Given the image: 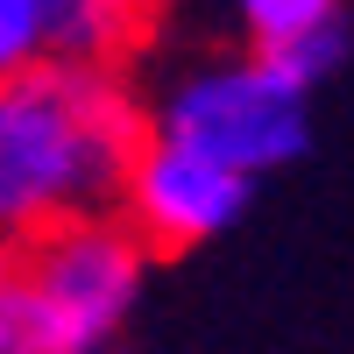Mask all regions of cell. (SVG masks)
I'll use <instances>...</instances> for the list:
<instances>
[{
  "mask_svg": "<svg viewBox=\"0 0 354 354\" xmlns=\"http://www.w3.org/2000/svg\"><path fill=\"white\" fill-rule=\"evenodd\" d=\"M149 142V113L113 64H50L0 85V234H28L85 213H121L128 170Z\"/></svg>",
  "mask_w": 354,
  "mask_h": 354,
  "instance_id": "6da1fadb",
  "label": "cell"
},
{
  "mask_svg": "<svg viewBox=\"0 0 354 354\" xmlns=\"http://www.w3.org/2000/svg\"><path fill=\"white\" fill-rule=\"evenodd\" d=\"M149 135L192 142V149L220 156L234 170H283L312 135V93L277 71L270 50L227 43L185 57L149 100Z\"/></svg>",
  "mask_w": 354,
  "mask_h": 354,
  "instance_id": "7a4b0ae2",
  "label": "cell"
},
{
  "mask_svg": "<svg viewBox=\"0 0 354 354\" xmlns=\"http://www.w3.org/2000/svg\"><path fill=\"white\" fill-rule=\"evenodd\" d=\"M149 241L135 234L128 213H85V220H57L43 234H28L15 270L36 290L50 354H93L128 326V312L149 277Z\"/></svg>",
  "mask_w": 354,
  "mask_h": 354,
  "instance_id": "3957f363",
  "label": "cell"
},
{
  "mask_svg": "<svg viewBox=\"0 0 354 354\" xmlns=\"http://www.w3.org/2000/svg\"><path fill=\"white\" fill-rule=\"evenodd\" d=\"M248 192H255L248 170L205 156V149H192V142L149 135L142 156H135V170H128L121 213L135 220V234L149 248L177 255V248H198V241H213V234H227L248 213Z\"/></svg>",
  "mask_w": 354,
  "mask_h": 354,
  "instance_id": "277c9868",
  "label": "cell"
},
{
  "mask_svg": "<svg viewBox=\"0 0 354 354\" xmlns=\"http://www.w3.org/2000/svg\"><path fill=\"white\" fill-rule=\"evenodd\" d=\"M213 8L227 43H248V50H277L319 21H340V0H213Z\"/></svg>",
  "mask_w": 354,
  "mask_h": 354,
  "instance_id": "5b68a950",
  "label": "cell"
},
{
  "mask_svg": "<svg viewBox=\"0 0 354 354\" xmlns=\"http://www.w3.org/2000/svg\"><path fill=\"white\" fill-rule=\"evenodd\" d=\"M50 64V0H0V85Z\"/></svg>",
  "mask_w": 354,
  "mask_h": 354,
  "instance_id": "8992f818",
  "label": "cell"
},
{
  "mask_svg": "<svg viewBox=\"0 0 354 354\" xmlns=\"http://www.w3.org/2000/svg\"><path fill=\"white\" fill-rule=\"evenodd\" d=\"M277 57V71L290 78V85H305V93H319L340 64H347V28L340 21H319V28H305V36H290V43H277L270 50Z\"/></svg>",
  "mask_w": 354,
  "mask_h": 354,
  "instance_id": "52a82bcc",
  "label": "cell"
},
{
  "mask_svg": "<svg viewBox=\"0 0 354 354\" xmlns=\"http://www.w3.org/2000/svg\"><path fill=\"white\" fill-rule=\"evenodd\" d=\"M15 255H21V248L8 241V234H0V277H8V270H15Z\"/></svg>",
  "mask_w": 354,
  "mask_h": 354,
  "instance_id": "ba28073f",
  "label": "cell"
}]
</instances>
